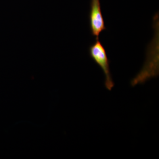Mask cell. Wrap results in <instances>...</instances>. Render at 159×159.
Instances as JSON below:
<instances>
[{
	"label": "cell",
	"instance_id": "1",
	"mask_svg": "<svg viewBox=\"0 0 159 159\" xmlns=\"http://www.w3.org/2000/svg\"><path fill=\"white\" fill-rule=\"evenodd\" d=\"M89 54L91 58L102 69L104 74V85L108 91H111L114 86L110 68V61L104 47L98 39L90 46Z\"/></svg>",
	"mask_w": 159,
	"mask_h": 159
},
{
	"label": "cell",
	"instance_id": "2",
	"mask_svg": "<svg viewBox=\"0 0 159 159\" xmlns=\"http://www.w3.org/2000/svg\"><path fill=\"white\" fill-rule=\"evenodd\" d=\"M89 20L92 35L98 39L101 33L106 30L102 12L100 0H91Z\"/></svg>",
	"mask_w": 159,
	"mask_h": 159
}]
</instances>
